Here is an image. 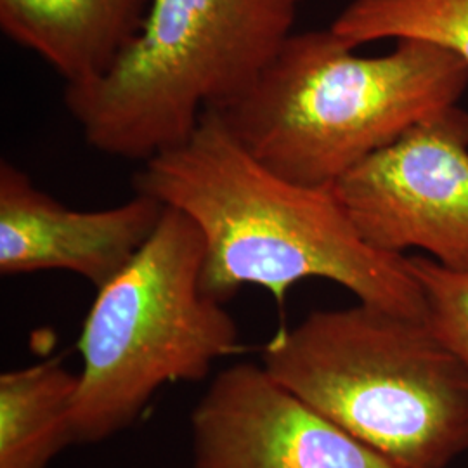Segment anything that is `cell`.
<instances>
[{
    "mask_svg": "<svg viewBox=\"0 0 468 468\" xmlns=\"http://www.w3.org/2000/svg\"><path fill=\"white\" fill-rule=\"evenodd\" d=\"M79 373L59 357L0 377V468H48L73 439Z\"/></svg>",
    "mask_w": 468,
    "mask_h": 468,
    "instance_id": "obj_10",
    "label": "cell"
},
{
    "mask_svg": "<svg viewBox=\"0 0 468 468\" xmlns=\"http://www.w3.org/2000/svg\"><path fill=\"white\" fill-rule=\"evenodd\" d=\"M193 468H404L346 432L264 365L216 375L191 413Z\"/></svg>",
    "mask_w": 468,
    "mask_h": 468,
    "instance_id": "obj_7",
    "label": "cell"
},
{
    "mask_svg": "<svg viewBox=\"0 0 468 468\" xmlns=\"http://www.w3.org/2000/svg\"><path fill=\"white\" fill-rule=\"evenodd\" d=\"M425 302L427 326L468 369V269L441 266L429 257H408Z\"/></svg>",
    "mask_w": 468,
    "mask_h": 468,
    "instance_id": "obj_12",
    "label": "cell"
},
{
    "mask_svg": "<svg viewBox=\"0 0 468 468\" xmlns=\"http://www.w3.org/2000/svg\"><path fill=\"white\" fill-rule=\"evenodd\" d=\"M269 373L404 468L468 452V369L427 326L367 303L314 311L274 335Z\"/></svg>",
    "mask_w": 468,
    "mask_h": 468,
    "instance_id": "obj_3",
    "label": "cell"
},
{
    "mask_svg": "<svg viewBox=\"0 0 468 468\" xmlns=\"http://www.w3.org/2000/svg\"><path fill=\"white\" fill-rule=\"evenodd\" d=\"M164 212L162 201L141 193L112 208L71 210L2 160L0 272L69 271L100 290L133 262Z\"/></svg>",
    "mask_w": 468,
    "mask_h": 468,
    "instance_id": "obj_8",
    "label": "cell"
},
{
    "mask_svg": "<svg viewBox=\"0 0 468 468\" xmlns=\"http://www.w3.org/2000/svg\"><path fill=\"white\" fill-rule=\"evenodd\" d=\"M134 187L197 222L205 243L201 288L216 301L253 284L283 302L293 284L321 278L361 303L425 318L406 255L371 247L332 186L299 185L262 165L214 110L181 144L146 160Z\"/></svg>",
    "mask_w": 468,
    "mask_h": 468,
    "instance_id": "obj_1",
    "label": "cell"
},
{
    "mask_svg": "<svg viewBox=\"0 0 468 468\" xmlns=\"http://www.w3.org/2000/svg\"><path fill=\"white\" fill-rule=\"evenodd\" d=\"M203 257L197 222L165 207L133 262L98 290L79 338L75 442L129 429L162 387L201 380L239 349L233 316L201 288Z\"/></svg>",
    "mask_w": 468,
    "mask_h": 468,
    "instance_id": "obj_5",
    "label": "cell"
},
{
    "mask_svg": "<svg viewBox=\"0 0 468 468\" xmlns=\"http://www.w3.org/2000/svg\"><path fill=\"white\" fill-rule=\"evenodd\" d=\"M371 247L425 251L468 269V112L458 104L420 122L334 186Z\"/></svg>",
    "mask_w": 468,
    "mask_h": 468,
    "instance_id": "obj_6",
    "label": "cell"
},
{
    "mask_svg": "<svg viewBox=\"0 0 468 468\" xmlns=\"http://www.w3.org/2000/svg\"><path fill=\"white\" fill-rule=\"evenodd\" d=\"M305 0H151L141 34L98 84L65 89L94 150L150 160L241 94L282 49Z\"/></svg>",
    "mask_w": 468,
    "mask_h": 468,
    "instance_id": "obj_4",
    "label": "cell"
},
{
    "mask_svg": "<svg viewBox=\"0 0 468 468\" xmlns=\"http://www.w3.org/2000/svg\"><path fill=\"white\" fill-rule=\"evenodd\" d=\"M151 0H0V28L38 54L67 89L98 84L133 46Z\"/></svg>",
    "mask_w": 468,
    "mask_h": 468,
    "instance_id": "obj_9",
    "label": "cell"
},
{
    "mask_svg": "<svg viewBox=\"0 0 468 468\" xmlns=\"http://www.w3.org/2000/svg\"><path fill=\"white\" fill-rule=\"evenodd\" d=\"M354 50L332 28L292 34L214 112L262 165L323 187L467 92L468 63L450 50L419 40L375 58Z\"/></svg>",
    "mask_w": 468,
    "mask_h": 468,
    "instance_id": "obj_2",
    "label": "cell"
},
{
    "mask_svg": "<svg viewBox=\"0 0 468 468\" xmlns=\"http://www.w3.org/2000/svg\"><path fill=\"white\" fill-rule=\"evenodd\" d=\"M330 28L352 49L378 40H419L468 63V0H351Z\"/></svg>",
    "mask_w": 468,
    "mask_h": 468,
    "instance_id": "obj_11",
    "label": "cell"
}]
</instances>
